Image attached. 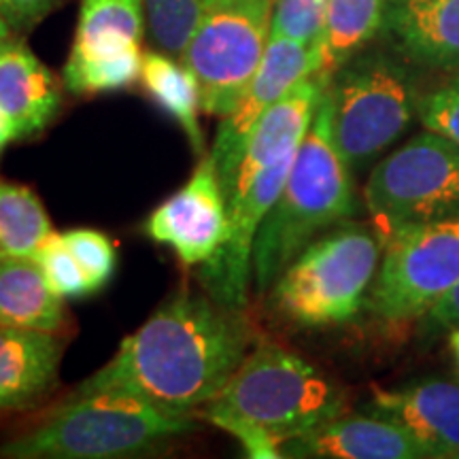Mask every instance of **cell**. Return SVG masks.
I'll return each instance as SVG.
<instances>
[{"mask_svg":"<svg viewBox=\"0 0 459 459\" xmlns=\"http://www.w3.org/2000/svg\"><path fill=\"white\" fill-rule=\"evenodd\" d=\"M54 232L32 187L0 179V257H34Z\"/></svg>","mask_w":459,"mask_h":459,"instance_id":"23","label":"cell"},{"mask_svg":"<svg viewBox=\"0 0 459 459\" xmlns=\"http://www.w3.org/2000/svg\"><path fill=\"white\" fill-rule=\"evenodd\" d=\"M423 126L459 145V82L429 94L421 105Z\"/></svg>","mask_w":459,"mask_h":459,"instance_id":"29","label":"cell"},{"mask_svg":"<svg viewBox=\"0 0 459 459\" xmlns=\"http://www.w3.org/2000/svg\"><path fill=\"white\" fill-rule=\"evenodd\" d=\"M251 344L243 308L183 287L73 394L122 392L170 415L194 417L221 392Z\"/></svg>","mask_w":459,"mask_h":459,"instance_id":"1","label":"cell"},{"mask_svg":"<svg viewBox=\"0 0 459 459\" xmlns=\"http://www.w3.org/2000/svg\"><path fill=\"white\" fill-rule=\"evenodd\" d=\"M141 66V45L115 54H83L71 49L62 71V83L74 96L119 91L139 82Z\"/></svg>","mask_w":459,"mask_h":459,"instance_id":"24","label":"cell"},{"mask_svg":"<svg viewBox=\"0 0 459 459\" xmlns=\"http://www.w3.org/2000/svg\"><path fill=\"white\" fill-rule=\"evenodd\" d=\"M389 0H330L317 45L319 74L332 77L385 26Z\"/></svg>","mask_w":459,"mask_h":459,"instance_id":"21","label":"cell"},{"mask_svg":"<svg viewBox=\"0 0 459 459\" xmlns=\"http://www.w3.org/2000/svg\"><path fill=\"white\" fill-rule=\"evenodd\" d=\"M377 232L459 213V145L436 132H421L381 160L364 187Z\"/></svg>","mask_w":459,"mask_h":459,"instance_id":"7","label":"cell"},{"mask_svg":"<svg viewBox=\"0 0 459 459\" xmlns=\"http://www.w3.org/2000/svg\"><path fill=\"white\" fill-rule=\"evenodd\" d=\"M141 83L149 99L181 126L194 153L203 158L206 153L204 134L200 128L203 100L192 71L183 62L179 65L175 56L164 51H147L143 54Z\"/></svg>","mask_w":459,"mask_h":459,"instance_id":"20","label":"cell"},{"mask_svg":"<svg viewBox=\"0 0 459 459\" xmlns=\"http://www.w3.org/2000/svg\"><path fill=\"white\" fill-rule=\"evenodd\" d=\"M385 26L412 60L459 71V0H389Z\"/></svg>","mask_w":459,"mask_h":459,"instance_id":"18","label":"cell"},{"mask_svg":"<svg viewBox=\"0 0 459 459\" xmlns=\"http://www.w3.org/2000/svg\"><path fill=\"white\" fill-rule=\"evenodd\" d=\"M451 349H453V353H455V358L459 361V330H455L451 334Z\"/></svg>","mask_w":459,"mask_h":459,"instance_id":"35","label":"cell"},{"mask_svg":"<svg viewBox=\"0 0 459 459\" xmlns=\"http://www.w3.org/2000/svg\"><path fill=\"white\" fill-rule=\"evenodd\" d=\"M353 213L351 166L344 162L332 136L330 102L324 91L283 192L257 230L251 257L257 294H266L319 232L338 226Z\"/></svg>","mask_w":459,"mask_h":459,"instance_id":"2","label":"cell"},{"mask_svg":"<svg viewBox=\"0 0 459 459\" xmlns=\"http://www.w3.org/2000/svg\"><path fill=\"white\" fill-rule=\"evenodd\" d=\"M328 82V77L313 74L287 91L277 105L262 115L247 141L243 156L221 186L226 204L240 196L268 166L277 164L287 156H294L311 128Z\"/></svg>","mask_w":459,"mask_h":459,"instance_id":"13","label":"cell"},{"mask_svg":"<svg viewBox=\"0 0 459 459\" xmlns=\"http://www.w3.org/2000/svg\"><path fill=\"white\" fill-rule=\"evenodd\" d=\"M34 260L39 262L45 279L54 287L56 294L65 300H79V298H85L94 291L62 234L51 232L37 249Z\"/></svg>","mask_w":459,"mask_h":459,"instance_id":"26","label":"cell"},{"mask_svg":"<svg viewBox=\"0 0 459 459\" xmlns=\"http://www.w3.org/2000/svg\"><path fill=\"white\" fill-rule=\"evenodd\" d=\"M62 355L54 332L0 325V415L41 404L57 385Z\"/></svg>","mask_w":459,"mask_h":459,"instance_id":"16","label":"cell"},{"mask_svg":"<svg viewBox=\"0 0 459 459\" xmlns=\"http://www.w3.org/2000/svg\"><path fill=\"white\" fill-rule=\"evenodd\" d=\"M429 319L438 325H446V328L459 325V283L429 308Z\"/></svg>","mask_w":459,"mask_h":459,"instance_id":"32","label":"cell"},{"mask_svg":"<svg viewBox=\"0 0 459 459\" xmlns=\"http://www.w3.org/2000/svg\"><path fill=\"white\" fill-rule=\"evenodd\" d=\"M60 0H0V13L13 32L32 30L43 22Z\"/></svg>","mask_w":459,"mask_h":459,"instance_id":"31","label":"cell"},{"mask_svg":"<svg viewBox=\"0 0 459 459\" xmlns=\"http://www.w3.org/2000/svg\"><path fill=\"white\" fill-rule=\"evenodd\" d=\"M145 0H82L71 49L115 54L136 48L145 34Z\"/></svg>","mask_w":459,"mask_h":459,"instance_id":"22","label":"cell"},{"mask_svg":"<svg viewBox=\"0 0 459 459\" xmlns=\"http://www.w3.org/2000/svg\"><path fill=\"white\" fill-rule=\"evenodd\" d=\"M192 417L170 415L122 392L71 394L41 421L0 445L9 459L134 457L196 432Z\"/></svg>","mask_w":459,"mask_h":459,"instance_id":"3","label":"cell"},{"mask_svg":"<svg viewBox=\"0 0 459 459\" xmlns=\"http://www.w3.org/2000/svg\"><path fill=\"white\" fill-rule=\"evenodd\" d=\"M283 457L426 459L409 429L385 417H336L281 446Z\"/></svg>","mask_w":459,"mask_h":459,"instance_id":"14","label":"cell"},{"mask_svg":"<svg viewBox=\"0 0 459 459\" xmlns=\"http://www.w3.org/2000/svg\"><path fill=\"white\" fill-rule=\"evenodd\" d=\"M62 238L73 251V255L77 257L79 266L83 268L91 290L99 291L111 281L115 266H117V255H115V247L108 237L99 230L73 228L62 234Z\"/></svg>","mask_w":459,"mask_h":459,"instance_id":"28","label":"cell"},{"mask_svg":"<svg viewBox=\"0 0 459 459\" xmlns=\"http://www.w3.org/2000/svg\"><path fill=\"white\" fill-rule=\"evenodd\" d=\"M381 249L378 232L364 223H342L315 238L271 287L274 311L304 328L353 319L377 277Z\"/></svg>","mask_w":459,"mask_h":459,"instance_id":"5","label":"cell"},{"mask_svg":"<svg viewBox=\"0 0 459 459\" xmlns=\"http://www.w3.org/2000/svg\"><path fill=\"white\" fill-rule=\"evenodd\" d=\"M13 34H15V32L11 30V26L7 24V20H4L3 13H0V43L7 41V39L13 37Z\"/></svg>","mask_w":459,"mask_h":459,"instance_id":"34","label":"cell"},{"mask_svg":"<svg viewBox=\"0 0 459 459\" xmlns=\"http://www.w3.org/2000/svg\"><path fill=\"white\" fill-rule=\"evenodd\" d=\"M342 404L341 392L300 355L273 341H260L198 415H230L255 423L283 446L341 417Z\"/></svg>","mask_w":459,"mask_h":459,"instance_id":"4","label":"cell"},{"mask_svg":"<svg viewBox=\"0 0 459 459\" xmlns=\"http://www.w3.org/2000/svg\"><path fill=\"white\" fill-rule=\"evenodd\" d=\"M459 283V213L395 230L383 240L366 307L385 321H409Z\"/></svg>","mask_w":459,"mask_h":459,"instance_id":"9","label":"cell"},{"mask_svg":"<svg viewBox=\"0 0 459 459\" xmlns=\"http://www.w3.org/2000/svg\"><path fill=\"white\" fill-rule=\"evenodd\" d=\"M206 421L213 423V426L221 428L223 432H230L234 438L243 445L247 455L255 459H279L283 457L281 451V443L274 438L273 434H268L266 429H262L255 423L243 421V419L230 417V415H211L206 417Z\"/></svg>","mask_w":459,"mask_h":459,"instance_id":"30","label":"cell"},{"mask_svg":"<svg viewBox=\"0 0 459 459\" xmlns=\"http://www.w3.org/2000/svg\"><path fill=\"white\" fill-rule=\"evenodd\" d=\"M145 232L170 247L186 266H203L217 254L228 234V206L209 153L200 158L186 186L149 215Z\"/></svg>","mask_w":459,"mask_h":459,"instance_id":"12","label":"cell"},{"mask_svg":"<svg viewBox=\"0 0 459 459\" xmlns=\"http://www.w3.org/2000/svg\"><path fill=\"white\" fill-rule=\"evenodd\" d=\"M330 0H274L271 37H287L317 48Z\"/></svg>","mask_w":459,"mask_h":459,"instance_id":"27","label":"cell"},{"mask_svg":"<svg viewBox=\"0 0 459 459\" xmlns=\"http://www.w3.org/2000/svg\"><path fill=\"white\" fill-rule=\"evenodd\" d=\"M60 107V83L34 51L15 37L0 43V108L13 119L20 141L48 130Z\"/></svg>","mask_w":459,"mask_h":459,"instance_id":"17","label":"cell"},{"mask_svg":"<svg viewBox=\"0 0 459 459\" xmlns=\"http://www.w3.org/2000/svg\"><path fill=\"white\" fill-rule=\"evenodd\" d=\"M332 136L351 169L375 162L404 134L415 115V91L398 62L381 54H358L332 74Z\"/></svg>","mask_w":459,"mask_h":459,"instance_id":"6","label":"cell"},{"mask_svg":"<svg viewBox=\"0 0 459 459\" xmlns=\"http://www.w3.org/2000/svg\"><path fill=\"white\" fill-rule=\"evenodd\" d=\"M215 0H145L147 30L164 54L181 57L198 22Z\"/></svg>","mask_w":459,"mask_h":459,"instance_id":"25","label":"cell"},{"mask_svg":"<svg viewBox=\"0 0 459 459\" xmlns=\"http://www.w3.org/2000/svg\"><path fill=\"white\" fill-rule=\"evenodd\" d=\"M294 156L279 160L255 177V181L240 196L230 200L228 234L217 254L200 268V283L215 300L232 308H245L249 298V285L254 283L251 257L257 230L264 217L277 203L290 175Z\"/></svg>","mask_w":459,"mask_h":459,"instance_id":"11","label":"cell"},{"mask_svg":"<svg viewBox=\"0 0 459 459\" xmlns=\"http://www.w3.org/2000/svg\"><path fill=\"white\" fill-rule=\"evenodd\" d=\"M65 321V298L34 257H0V325L57 334Z\"/></svg>","mask_w":459,"mask_h":459,"instance_id":"19","label":"cell"},{"mask_svg":"<svg viewBox=\"0 0 459 459\" xmlns=\"http://www.w3.org/2000/svg\"><path fill=\"white\" fill-rule=\"evenodd\" d=\"M15 141H20V134H17L13 119H11L9 115L0 108V158H3L4 149H7L11 143H15Z\"/></svg>","mask_w":459,"mask_h":459,"instance_id":"33","label":"cell"},{"mask_svg":"<svg viewBox=\"0 0 459 459\" xmlns=\"http://www.w3.org/2000/svg\"><path fill=\"white\" fill-rule=\"evenodd\" d=\"M319 74L317 48L298 43L287 37L268 39L260 66L247 85L243 99L221 117L215 143L209 156L213 158L221 186L230 172L243 156L251 132L262 119V115L294 90L304 79Z\"/></svg>","mask_w":459,"mask_h":459,"instance_id":"10","label":"cell"},{"mask_svg":"<svg viewBox=\"0 0 459 459\" xmlns=\"http://www.w3.org/2000/svg\"><path fill=\"white\" fill-rule=\"evenodd\" d=\"M274 0H215L189 37L192 71L206 115L226 117L243 99L271 39Z\"/></svg>","mask_w":459,"mask_h":459,"instance_id":"8","label":"cell"},{"mask_svg":"<svg viewBox=\"0 0 459 459\" xmlns=\"http://www.w3.org/2000/svg\"><path fill=\"white\" fill-rule=\"evenodd\" d=\"M372 406L409 429L428 457L459 459V383L436 378L402 389H377Z\"/></svg>","mask_w":459,"mask_h":459,"instance_id":"15","label":"cell"}]
</instances>
